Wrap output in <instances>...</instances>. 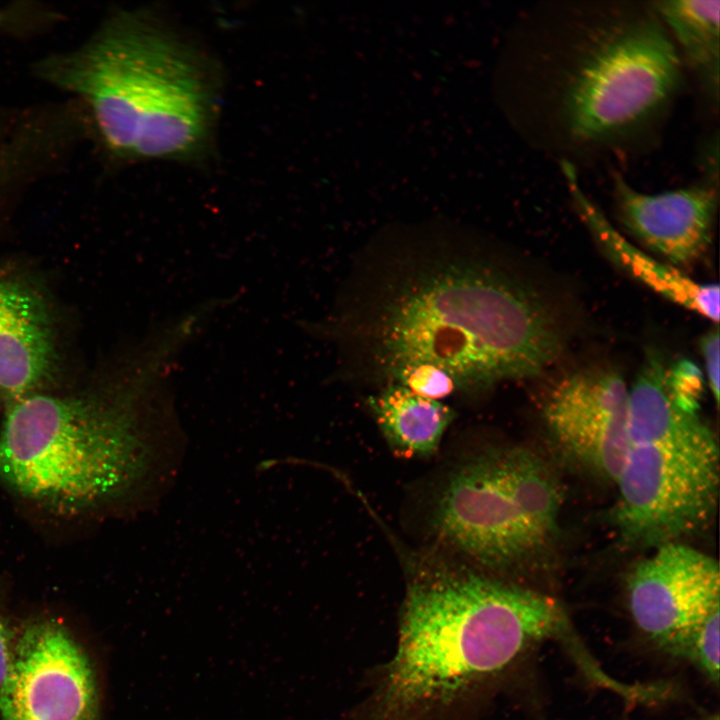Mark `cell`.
I'll return each mask as SVG.
<instances>
[{
    "label": "cell",
    "mask_w": 720,
    "mask_h": 720,
    "mask_svg": "<svg viewBox=\"0 0 720 720\" xmlns=\"http://www.w3.org/2000/svg\"><path fill=\"white\" fill-rule=\"evenodd\" d=\"M504 255L462 231L406 230L360 249L329 312L303 322L336 352L333 377L380 388L406 365L457 392L536 377L561 355L558 312Z\"/></svg>",
    "instance_id": "6da1fadb"
},
{
    "label": "cell",
    "mask_w": 720,
    "mask_h": 720,
    "mask_svg": "<svg viewBox=\"0 0 720 720\" xmlns=\"http://www.w3.org/2000/svg\"><path fill=\"white\" fill-rule=\"evenodd\" d=\"M535 19L526 87L537 146L569 162L629 147L662 123L684 65L651 2L567 4Z\"/></svg>",
    "instance_id": "7a4b0ae2"
},
{
    "label": "cell",
    "mask_w": 720,
    "mask_h": 720,
    "mask_svg": "<svg viewBox=\"0 0 720 720\" xmlns=\"http://www.w3.org/2000/svg\"><path fill=\"white\" fill-rule=\"evenodd\" d=\"M397 647L362 720H422L530 648L580 645L561 603L474 572L436 571L409 586Z\"/></svg>",
    "instance_id": "3957f363"
},
{
    "label": "cell",
    "mask_w": 720,
    "mask_h": 720,
    "mask_svg": "<svg viewBox=\"0 0 720 720\" xmlns=\"http://www.w3.org/2000/svg\"><path fill=\"white\" fill-rule=\"evenodd\" d=\"M175 353L143 342L124 388L110 399L34 392L8 404L0 478L14 492L64 513L130 487L143 466V423L174 411Z\"/></svg>",
    "instance_id": "277c9868"
},
{
    "label": "cell",
    "mask_w": 720,
    "mask_h": 720,
    "mask_svg": "<svg viewBox=\"0 0 720 720\" xmlns=\"http://www.w3.org/2000/svg\"><path fill=\"white\" fill-rule=\"evenodd\" d=\"M37 72L82 97L118 157L193 160L207 151L216 84L206 60L151 15L111 18L84 46L51 56Z\"/></svg>",
    "instance_id": "5b68a950"
},
{
    "label": "cell",
    "mask_w": 720,
    "mask_h": 720,
    "mask_svg": "<svg viewBox=\"0 0 720 720\" xmlns=\"http://www.w3.org/2000/svg\"><path fill=\"white\" fill-rule=\"evenodd\" d=\"M666 368L648 350L629 388L628 446L612 512L623 548L683 542L709 527L718 508L717 438L698 411L674 401Z\"/></svg>",
    "instance_id": "8992f818"
},
{
    "label": "cell",
    "mask_w": 720,
    "mask_h": 720,
    "mask_svg": "<svg viewBox=\"0 0 720 720\" xmlns=\"http://www.w3.org/2000/svg\"><path fill=\"white\" fill-rule=\"evenodd\" d=\"M563 493L551 465L533 449L487 450L449 477L434 513L448 544L483 566L538 564L559 537Z\"/></svg>",
    "instance_id": "52a82bcc"
},
{
    "label": "cell",
    "mask_w": 720,
    "mask_h": 720,
    "mask_svg": "<svg viewBox=\"0 0 720 720\" xmlns=\"http://www.w3.org/2000/svg\"><path fill=\"white\" fill-rule=\"evenodd\" d=\"M650 551L627 577L632 620L656 648L691 664L718 687V561L683 542L663 544Z\"/></svg>",
    "instance_id": "ba28073f"
},
{
    "label": "cell",
    "mask_w": 720,
    "mask_h": 720,
    "mask_svg": "<svg viewBox=\"0 0 720 720\" xmlns=\"http://www.w3.org/2000/svg\"><path fill=\"white\" fill-rule=\"evenodd\" d=\"M1 720H99L93 666L70 631L51 619L25 627L0 690Z\"/></svg>",
    "instance_id": "9c48e42d"
},
{
    "label": "cell",
    "mask_w": 720,
    "mask_h": 720,
    "mask_svg": "<svg viewBox=\"0 0 720 720\" xmlns=\"http://www.w3.org/2000/svg\"><path fill=\"white\" fill-rule=\"evenodd\" d=\"M542 417L566 457L615 482L629 438V387L618 370L592 366L562 376L545 396Z\"/></svg>",
    "instance_id": "30bf717a"
},
{
    "label": "cell",
    "mask_w": 720,
    "mask_h": 720,
    "mask_svg": "<svg viewBox=\"0 0 720 720\" xmlns=\"http://www.w3.org/2000/svg\"><path fill=\"white\" fill-rule=\"evenodd\" d=\"M719 165L704 162V174L687 187L649 194L612 174L617 216L637 240L671 264L687 266L708 249L719 202Z\"/></svg>",
    "instance_id": "8fae6325"
},
{
    "label": "cell",
    "mask_w": 720,
    "mask_h": 720,
    "mask_svg": "<svg viewBox=\"0 0 720 720\" xmlns=\"http://www.w3.org/2000/svg\"><path fill=\"white\" fill-rule=\"evenodd\" d=\"M56 357L46 305L21 282L0 279V392L8 404L48 378Z\"/></svg>",
    "instance_id": "7c38bea8"
},
{
    "label": "cell",
    "mask_w": 720,
    "mask_h": 720,
    "mask_svg": "<svg viewBox=\"0 0 720 720\" xmlns=\"http://www.w3.org/2000/svg\"><path fill=\"white\" fill-rule=\"evenodd\" d=\"M560 168L578 215L615 262L669 300L718 322L717 284L698 283L677 268L658 262L636 248L612 226L583 190L576 166L568 161H560Z\"/></svg>",
    "instance_id": "4fadbf2b"
},
{
    "label": "cell",
    "mask_w": 720,
    "mask_h": 720,
    "mask_svg": "<svg viewBox=\"0 0 720 720\" xmlns=\"http://www.w3.org/2000/svg\"><path fill=\"white\" fill-rule=\"evenodd\" d=\"M368 406L390 447L400 456L434 453L454 418L441 401L421 397L399 384H388L368 398Z\"/></svg>",
    "instance_id": "5bb4252c"
},
{
    "label": "cell",
    "mask_w": 720,
    "mask_h": 720,
    "mask_svg": "<svg viewBox=\"0 0 720 720\" xmlns=\"http://www.w3.org/2000/svg\"><path fill=\"white\" fill-rule=\"evenodd\" d=\"M679 57L692 70L707 98L718 105L720 72L719 0L651 2Z\"/></svg>",
    "instance_id": "9a60e30c"
},
{
    "label": "cell",
    "mask_w": 720,
    "mask_h": 720,
    "mask_svg": "<svg viewBox=\"0 0 720 720\" xmlns=\"http://www.w3.org/2000/svg\"><path fill=\"white\" fill-rule=\"evenodd\" d=\"M388 384H399L421 397L437 401L457 392L455 382L446 372L425 364L401 367Z\"/></svg>",
    "instance_id": "2e32d148"
},
{
    "label": "cell",
    "mask_w": 720,
    "mask_h": 720,
    "mask_svg": "<svg viewBox=\"0 0 720 720\" xmlns=\"http://www.w3.org/2000/svg\"><path fill=\"white\" fill-rule=\"evenodd\" d=\"M666 384L674 401L683 409L698 411L704 377L689 360H679L666 368Z\"/></svg>",
    "instance_id": "e0dca14e"
},
{
    "label": "cell",
    "mask_w": 720,
    "mask_h": 720,
    "mask_svg": "<svg viewBox=\"0 0 720 720\" xmlns=\"http://www.w3.org/2000/svg\"><path fill=\"white\" fill-rule=\"evenodd\" d=\"M719 328L707 331L700 339L699 346L704 360L705 376L715 403L719 404L720 396V342Z\"/></svg>",
    "instance_id": "ac0fdd59"
},
{
    "label": "cell",
    "mask_w": 720,
    "mask_h": 720,
    "mask_svg": "<svg viewBox=\"0 0 720 720\" xmlns=\"http://www.w3.org/2000/svg\"><path fill=\"white\" fill-rule=\"evenodd\" d=\"M14 644L11 631L0 616V690L11 669Z\"/></svg>",
    "instance_id": "d6986e66"
},
{
    "label": "cell",
    "mask_w": 720,
    "mask_h": 720,
    "mask_svg": "<svg viewBox=\"0 0 720 720\" xmlns=\"http://www.w3.org/2000/svg\"><path fill=\"white\" fill-rule=\"evenodd\" d=\"M696 720H719V715H718V713L707 714L700 718H697Z\"/></svg>",
    "instance_id": "ffe728a7"
}]
</instances>
